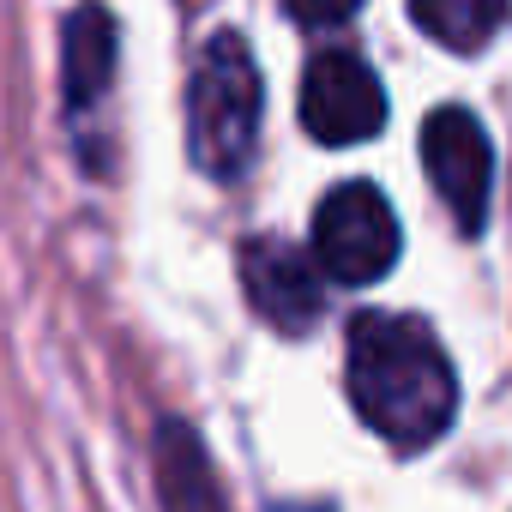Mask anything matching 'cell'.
Returning <instances> with one entry per match:
<instances>
[{
	"label": "cell",
	"instance_id": "1",
	"mask_svg": "<svg viewBox=\"0 0 512 512\" xmlns=\"http://www.w3.org/2000/svg\"><path fill=\"white\" fill-rule=\"evenodd\" d=\"M350 404L404 452L440 440L458 410V380L440 338L410 314H362L350 326Z\"/></svg>",
	"mask_w": 512,
	"mask_h": 512
},
{
	"label": "cell",
	"instance_id": "2",
	"mask_svg": "<svg viewBox=\"0 0 512 512\" xmlns=\"http://www.w3.org/2000/svg\"><path fill=\"white\" fill-rule=\"evenodd\" d=\"M260 139V67L235 31H217L187 79V151L211 181H235Z\"/></svg>",
	"mask_w": 512,
	"mask_h": 512
},
{
	"label": "cell",
	"instance_id": "3",
	"mask_svg": "<svg viewBox=\"0 0 512 512\" xmlns=\"http://www.w3.org/2000/svg\"><path fill=\"white\" fill-rule=\"evenodd\" d=\"M398 260V217L380 187L344 181L314 211V266L338 284H374Z\"/></svg>",
	"mask_w": 512,
	"mask_h": 512
},
{
	"label": "cell",
	"instance_id": "4",
	"mask_svg": "<svg viewBox=\"0 0 512 512\" xmlns=\"http://www.w3.org/2000/svg\"><path fill=\"white\" fill-rule=\"evenodd\" d=\"M422 169L440 193V205L452 211V223L470 235L488 217V181H494V151L488 133L476 127L470 109H434L422 121Z\"/></svg>",
	"mask_w": 512,
	"mask_h": 512
},
{
	"label": "cell",
	"instance_id": "5",
	"mask_svg": "<svg viewBox=\"0 0 512 512\" xmlns=\"http://www.w3.org/2000/svg\"><path fill=\"white\" fill-rule=\"evenodd\" d=\"M302 121L320 145H362L386 127V91L356 55H314L302 79Z\"/></svg>",
	"mask_w": 512,
	"mask_h": 512
},
{
	"label": "cell",
	"instance_id": "6",
	"mask_svg": "<svg viewBox=\"0 0 512 512\" xmlns=\"http://www.w3.org/2000/svg\"><path fill=\"white\" fill-rule=\"evenodd\" d=\"M241 290L278 332H302L320 320V266L290 241H247L241 247Z\"/></svg>",
	"mask_w": 512,
	"mask_h": 512
},
{
	"label": "cell",
	"instance_id": "7",
	"mask_svg": "<svg viewBox=\"0 0 512 512\" xmlns=\"http://www.w3.org/2000/svg\"><path fill=\"white\" fill-rule=\"evenodd\" d=\"M61 79H67V103L85 109L109 91L115 79V19L103 7H79L61 31Z\"/></svg>",
	"mask_w": 512,
	"mask_h": 512
},
{
	"label": "cell",
	"instance_id": "8",
	"mask_svg": "<svg viewBox=\"0 0 512 512\" xmlns=\"http://www.w3.org/2000/svg\"><path fill=\"white\" fill-rule=\"evenodd\" d=\"M410 13L440 49L470 55L506 25V0H410Z\"/></svg>",
	"mask_w": 512,
	"mask_h": 512
},
{
	"label": "cell",
	"instance_id": "9",
	"mask_svg": "<svg viewBox=\"0 0 512 512\" xmlns=\"http://www.w3.org/2000/svg\"><path fill=\"white\" fill-rule=\"evenodd\" d=\"M157 458H163V500L169 506H199V500L211 506L217 500V482L205 470V452H199V440L181 422H169L157 434Z\"/></svg>",
	"mask_w": 512,
	"mask_h": 512
},
{
	"label": "cell",
	"instance_id": "10",
	"mask_svg": "<svg viewBox=\"0 0 512 512\" xmlns=\"http://www.w3.org/2000/svg\"><path fill=\"white\" fill-rule=\"evenodd\" d=\"M356 7H362V0H284V13L296 25H344Z\"/></svg>",
	"mask_w": 512,
	"mask_h": 512
}]
</instances>
